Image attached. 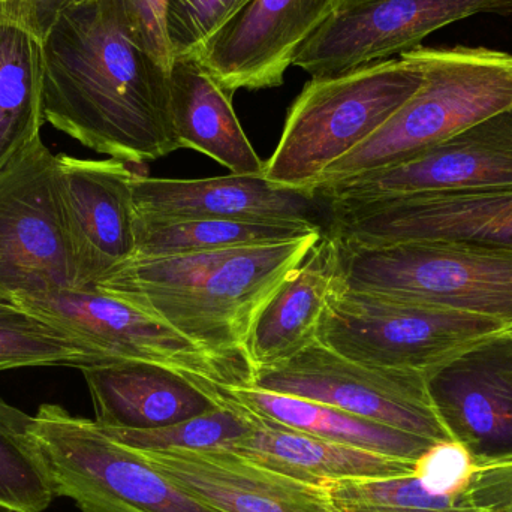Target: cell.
Returning <instances> with one entry per match:
<instances>
[{
  "label": "cell",
  "mask_w": 512,
  "mask_h": 512,
  "mask_svg": "<svg viewBox=\"0 0 512 512\" xmlns=\"http://www.w3.org/2000/svg\"><path fill=\"white\" fill-rule=\"evenodd\" d=\"M477 14H512V0H343L294 66L334 77L420 47L436 30Z\"/></svg>",
  "instance_id": "12"
},
{
  "label": "cell",
  "mask_w": 512,
  "mask_h": 512,
  "mask_svg": "<svg viewBox=\"0 0 512 512\" xmlns=\"http://www.w3.org/2000/svg\"><path fill=\"white\" fill-rule=\"evenodd\" d=\"M32 420L0 397V512H44L56 498Z\"/></svg>",
  "instance_id": "26"
},
{
  "label": "cell",
  "mask_w": 512,
  "mask_h": 512,
  "mask_svg": "<svg viewBox=\"0 0 512 512\" xmlns=\"http://www.w3.org/2000/svg\"><path fill=\"white\" fill-rule=\"evenodd\" d=\"M128 162L57 155V186L75 288L96 283L135 254L134 180Z\"/></svg>",
  "instance_id": "15"
},
{
  "label": "cell",
  "mask_w": 512,
  "mask_h": 512,
  "mask_svg": "<svg viewBox=\"0 0 512 512\" xmlns=\"http://www.w3.org/2000/svg\"><path fill=\"white\" fill-rule=\"evenodd\" d=\"M319 231H325V228L297 222H152L137 218L134 256L161 258L248 246L277 245L294 242Z\"/></svg>",
  "instance_id": "24"
},
{
  "label": "cell",
  "mask_w": 512,
  "mask_h": 512,
  "mask_svg": "<svg viewBox=\"0 0 512 512\" xmlns=\"http://www.w3.org/2000/svg\"><path fill=\"white\" fill-rule=\"evenodd\" d=\"M466 492L480 512H512V457L475 465Z\"/></svg>",
  "instance_id": "34"
},
{
  "label": "cell",
  "mask_w": 512,
  "mask_h": 512,
  "mask_svg": "<svg viewBox=\"0 0 512 512\" xmlns=\"http://www.w3.org/2000/svg\"><path fill=\"white\" fill-rule=\"evenodd\" d=\"M474 469V457L463 445L438 442L418 460L415 475L427 489L454 495L468 489Z\"/></svg>",
  "instance_id": "32"
},
{
  "label": "cell",
  "mask_w": 512,
  "mask_h": 512,
  "mask_svg": "<svg viewBox=\"0 0 512 512\" xmlns=\"http://www.w3.org/2000/svg\"><path fill=\"white\" fill-rule=\"evenodd\" d=\"M222 397V396H221ZM255 415L222 397V405L206 414L156 430L102 429L126 447L140 451L209 450L227 448L252 432Z\"/></svg>",
  "instance_id": "29"
},
{
  "label": "cell",
  "mask_w": 512,
  "mask_h": 512,
  "mask_svg": "<svg viewBox=\"0 0 512 512\" xmlns=\"http://www.w3.org/2000/svg\"><path fill=\"white\" fill-rule=\"evenodd\" d=\"M75 288L57 186L41 135L0 164V300Z\"/></svg>",
  "instance_id": "9"
},
{
  "label": "cell",
  "mask_w": 512,
  "mask_h": 512,
  "mask_svg": "<svg viewBox=\"0 0 512 512\" xmlns=\"http://www.w3.org/2000/svg\"><path fill=\"white\" fill-rule=\"evenodd\" d=\"M170 77L171 116L182 149L203 153L236 176L264 174L265 162L237 119L233 96L198 59L174 57Z\"/></svg>",
  "instance_id": "22"
},
{
  "label": "cell",
  "mask_w": 512,
  "mask_h": 512,
  "mask_svg": "<svg viewBox=\"0 0 512 512\" xmlns=\"http://www.w3.org/2000/svg\"><path fill=\"white\" fill-rule=\"evenodd\" d=\"M334 508H336V507H334ZM336 512H342V511H339V510H337V508H336Z\"/></svg>",
  "instance_id": "35"
},
{
  "label": "cell",
  "mask_w": 512,
  "mask_h": 512,
  "mask_svg": "<svg viewBox=\"0 0 512 512\" xmlns=\"http://www.w3.org/2000/svg\"><path fill=\"white\" fill-rule=\"evenodd\" d=\"M343 0H251L192 56L233 96L282 86L301 48Z\"/></svg>",
  "instance_id": "16"
},
{
  "label": "cell",
  "mask_w": 512,
  "mask_h": 512,
  "mask_svg": "<svg viewBox=\"0 0 512 512\" xmlns=\"http://www.w3.org/2000/svg\"><path fill=\"white\" fill-rule=\"evenodd\" d=\"M421 89L369 140L325 171L316 189L420 155L512 105V53L456 45L411 50Z\"/></svg>",
  "instance_id": "4"
},
{
  "label": "cell",
  "mask_w": 512,
  "mask_h": 512,
  "mask_svg": "<svg viewBox=\"0 0 512 512\" xmlns=\"http://www.w3.org/2000/svg\"><path fill=\"white\" fill-rule=\"evenodd\" d=\"M14 303L77 339L95 366L156 364L210 388L252 387L254 382L252 364L209 354L158 319L96 289H60Z\"/></svg>",
  "instance_id": "8"
},
{
  "label": "cell",
  "mask_w": 512,
  "mask_h": 512,
  "mask_svg": "<svg viewBox=\"0 0 512 512\" xmlns=\"http://www.w3.org/2000/svg\"><path fill=\"white\" fill-rule=\"evenodd\" d=\"M95 366L77 339L11 301L0 300V372L21 367Z\"/></svg>",
  "instance_id": "27"
},
{
  "label": "cell",
  "mask_w": 512,
  "mask_h": 512,
  "mask_svg": "<svg viewBox=\"0 0 512 512\" xmlns=\"http://www.w3.org/2000/svg\"><path fill=\"white\" fill-rule=\"evenodd\" d=\"M334 507L342 512H480L468 492L436 493L417 475L378 480L339 481L325 487Z\"/></svg>",
  "instance_id": "28"
},
{
  "label": "cell",
  "mask_w": 512,
  "mask_h": 512,
  "mask_svg": "<svg viewBox=\"0 0 512 512\" xmlns=\"http://www.w3.org/2000/svg\"><path fill=\"white\" fill-rule=\"evenodd\" d=\"M230 450L322 489L339 481L402 477L414 474L417 468V463L324 441L258 415L252 432Z\"/></svg>",
  "instance_id": "21"
},
{
  "label": "cell",
  "mask_w": 512,
  "mask_h": 512,
  "mask_svg": "<svg viewBox=\"0 0 512 512\" xmlns=\"http://www.w3.org/2000/svg\"><path fill=\"white\" fill-rule=\"evenodd\" d=\"M512 186V105L420 155L316 189L325 203Z\"/></svg>",
  "instance_id": "13"
},
{
  "label": "cell",
  "mask_w": 512,
  "mask_h": 512,
  "mask_svg": "<svg viewBox=\"0 0 512 512\" xmlns=\"http://www.w3.org/2000/svg\"><path fill=\"white\" fill-rule=\"evenodd\" d=\"M30 433L47 463L56 498L81 512H221L189 495L95 420L44 403Z\"/></svg>",
  "instance_id": "5"
},
{
  "label": "cell",
  "mask_w": 512,
  "mask_h": 512,
  "mask_svg": "<svg viewBox=\"0 0 512 512\" xmlns=\"http://www.w3.org/2000/svg\"><path fill=\"white\" fill-rule=\"evenodd\" d=\"M41 48L45 123L128 164L182 149L170 69L135 44L99 0L66 12Z\"/></svg>",
  "instance_id": "1"
},
{
  "label": "cell",
  "mask_w": 512,
  "mask_h": 512,
  "mask_svg": "<svg viewBox=\"0 0 512 512\" xmlns=\"http://www.w3.org/2000/svg\"><path fill=\"white\" fill-rule=\"evenodd\" d=\"M135 216L143 221L297 222L328 225L327 203L316 194L283 188L264 174L213 179L134 180Z\"/></svg>",
  "instance_id": "17"
},
{
  "label": "cell",
  "mask_w": 512,
  "mask_h": 512,
  "mask_svg": "<svg viewBox=\"0 0 512 512\" xmlns=\"http://www.w3.org/2000/svg\"><path fill=\"white\" fill-rule=\"evenodd\" d=\"M41 41L0 26V164L41 135Z\"/></svg>",
  "instance_id": "25"
},
{
  "label": "cell",
  "mask_w": 512,
  "mask_h": 512,
  "mask_svg": "<svg viewBox=\"0 0 512 512\" xmlns=\"http://www.w3.org/2000/svg\"><path fill=\"white\" fill-rule=\"evenodd\" d=\"M252 387L334 406L432 442L453 441L424 372L358 363L319 342L276 366L255 369Z\"/></svg>",
  "instance_id": "10"
},
{
  "label": "cell",
  "mask_w": 512,
  "mask_h": 512,
  "mask_svg": "<svg viewBox=\"0 0 512 512\" xmlns=\"http://www.w3.org/2000/svg\"><path fill=\"white\" fill-rule=\"evenodd\" d=\"M423 83V69L411 51L312 78L289 108L276 150L265 162V179L315 194L325 171L378 132Z\"/></svg>",
  "instance_id": "3"
},
{
  "label": "cell",
  "mask_w": 512,
  "mask_h": 512,
  "mask_svg": "<svg viewBox=\"0 0 512 512\" xmlns=\"http://www.w3.org/2000/svg\"><path fill=\"white\" fill-rule=\"evenodd\" d=\"M251 0H168L165 27L174 57L192 56Z\"/></svg>",
  "instance_id": "30"
},
{
  "label": "cell",
  "mask_w": 512,
  "mask_h": 512,
  "mask_svg": "<svg viewBox=\"0 0 512 512\" xmlns=\"http://www.w3.org/2000/svg\"><path fill=\"white\" fill-rule=\"evenodd\" d=\"M168 0H99L126 35L170 69L173 65L165 27Z\"/></svg>",
  "instance_id": "31"
},
{
  "label": "cell",
  "mask_w": 512,
  "mask_h": 512,
  "mask_svg": "<svg viewBox=\"0 0 512 512\" xmlns=\"http://www.w3.org/2000/svg\"><path fill=\"white\" fill-rule=\"evenodd\" d=\"M135 451L189 495L221 512H336L327 489L227 448Z\"/></svg>",
  "instance_id": "18"
},
{
  "label": "cell",
  "mask_w": 512,
  "mask_h": 512,
  "mask_svg": "<svg viewBox=\"0 0 512 512\" xmlns=\"http://www.w3.org/2000/svg\"><path fill=\"white\" fill-rule=\"evenodd\" d=\"M95 421L104 429H162L222 405L219 388L149 363H117L81 369Z\"/></svg>",
  "instance_id": "19"
},
{
  "label": "cell",
  "mask_w": 512,
  "mask_h": 512,
  "mask_svg": "<svg viewBox=\"0 0 512 512\" xmlns=\"http://www.w3.org/2000/svg\"><path fill=\"white\" fill-rule=\"evenodd\" d=\"M510 330H512V328H510Z\"/></svg>",
  "instance_id": "36"
},
{
  "label": "cell",
  "mask_w": 512,
  "mask_h": 512,
  "mask_svg": "<svg viewBox=\"0 0 512 512\" xmlns=\"http://www.w3.org/2000/svg\"><path fill=\"white\" fill-rule=\"evenodd\" d=\"M451 438L478 463L512 457V330L469 343L424 372Z\"/></svg>",
  "instance_id": "14"
},
{
  "label": "cell",
  "mask_w": 512,
  "mask_h": 512,
  "mask_svg": "<svg viewBox=\"0 0 512 512\" xmlns=\"http://www.w3.org/2000/svg\"><path fill=\"white\" fill-rule=\"evenodd\" d=\"M505 328L486 316L354 291L339 274L322 310L318 342L358 363L426 372Z\"/></svg>",
  "instance_id": "7"
},
{
  "label": "cell",
  "mask_w": 512,
  "mask_h": 512,
  "mask_svg": "<svg viewBox=\"0 0 512 512\" xmlns=\"http://www.w3.org/2000/svg\"><path fill=\"white\" fill-rule=\"evenodd\" d=\"M324 233L277 245L134 256L95 289L158 319L209 354L252 364L246 345L256 316Z\"/></svg>",
  "instance_id": "2"
},
{
  "label": "cell",
  "mask_w": 512,
  "mask_h": 512,
  "mask_svg": "<svg viewBox=\"0 0 512 512\" xmlns=\"http://www.w3.org/2000/svg\"><path fill=\"white\" fill-rule=\"evenodd\" d=\"M90 0H0V26L15 27L42 41L57 21Z\"/></svg>",
  "instance_id": "33"
},
{
  "label": "cell",
  "mask_w": 512,
  "mask_h": 512,
  "mask_svg": "<svg viewBox=\"0 0 512 512\" xmlns=\"http://www.w3.org/2000/svg\"><path fill=\"white\" fill-rule=\"evenodd\" d=\"M339 248L343 283L354 291L486 316L512 328V249L460 243Z\"/></svg>",
  "instance_id": "6"
},
{
  "label": "cell",
  "mask_w": 512,
  "mask_h": 512,
  "mask_svg": "<svg viewBox=\"0 0 512 512\" xmlns=\"http://www.w3.org/2000/svg\"><path fill=\"white\" fill-rule=\"evenodd\" d=\"M224 399L258 417L334 444L417 463L438 442L375 423L334 406L254 387L219 388Z\"/></svg>",
  "instance_id": "23"
},
{
  "label": "cell",
  "mask_w": 512,
  "mask_h": 512,
  "mask_svg": "<svg viewBox=\"0 0 512 512\" xmlns=\"http://www.w3.org/2000/svg\"><path fill=\"white\" fill-rule=\"evenodd\" d=\"M340 265L339 243L325 231L256 316L246 345L254 370L283 363L318 342L322 310Z\"/></svg>",
  "instance_id": "20"
},
{
  "label": "cell",
  "mask_w": 512,
  "mask_h": 512,
  "mask_svg": "<svg viewBox=\"0 0 512 512\" xmlns=\"http://www.w3.org/2000/svg\"><path fill=\"white\" fill-rule=\"evenodd\" d=\"M343 248L460 243L512 249V186L327 203Z\"/></svg>",
  "instance_id": "11"
}]
</instances>
